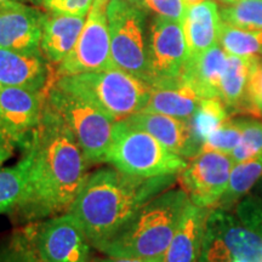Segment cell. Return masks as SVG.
<instances>
[{
  "mask_svg": "<svg viewBox=\"0 0 262 262\" xmlns=\"http://www.w3.org/2000/svg\"><path fill=\"white\" fill-rule=\"evenodd\" d=\"M114 67L111 54L106 8L96 4L89 11L79 39L68 56L56 66L57 79Z\"/></svg>",
  "mask_w": 262,
  "mask_h": 262,
  "instance_id": "cell-11",
  "label": "cell"
},
{
  "mask_svg": "<svg viewBox=\"0 0 262 262\" xmlns=\"http://www.w3.org/2000/svg\"><path fill=\"white\" fill-rule=\"evenodd\" d=\"M178 176L137 179L102 166L88 173L68 209L94 248L116 237L137 212L159 193L171 188Z\"/></svg>",
  "mask_w": 262,
  "mask_h": 262,
  "instance_id": "cell-2",
  "label": "cell"
},
{
  "mask_svg": "<svg viewBox=\"0 0 262 262\" xmlns=\"http://www.w3.org/2000/svg\"><path fill=\"white\" fill-rule=\"evenodd\" d=\"M94 262H150L143 258L136 257H114V256H106L94 260Z\"/></svg>",
  "mask_w": 262,
  "mask_h": 262,
  "instance_id": "cell-36",
  "label": "cell"
},
{
  "mask_svg": "<svg viewBox=\"0 0 262 262\" xmlns=\"http://www.w3.org/2000/svg\"><path fill=\"white\" fill-rule=\"evenodd\" d=\"M249 100L255 118H262V57H254L249 79Z\"/></svg>",
  "mask_w": 262,
  "mask_h": 262,
  "instance_id": "cell-34",
  "label": "cell"
},
{
  "mask_svg": "<svg viewBox=\"0 0 262 262\" xmlns=\"http://www.w3.org/2000/svg\"><path fill=\"white\" fill-rule=\"evenodd\" d=\"M254 58L228 55L225 73L220 84V98L229 113L255 117L249 100V79Z\"/></svg>",
  "mask_w": 262,
  "mask_h": 262,
  "instance_id": "cell-22",
  "label": "cell"
},
{
  "mask_svg": "<svg viewBox=\"0 0 262 262\" xmlns=\"http://www.w3.org/2000/svg\"><path fill=\"white\" fill-rule=\"evenodd\" d=\"M262 179V153L247 162L235 164L229 176L228 186L215 208L231 210L245 198Z\"/></svg>",
  "mask_w": 262,
  "mask_h": 262,
  "instance_id": "cell-24",
  "label": "cell"
},
{
  "mask_svg": "<svg viewBox=\"0 0 262 262\" xmlns=\"http://www.w3.org/2000/svg\"><path fill=\"white\" fill-rule=\"evenodd\" d=\"M188 57L189 51L181 22L152 17L147 27V63L150 86L181 78Z\"/></svg>",
  "mask_w": 262,
  "mask_h": 262,
  "instance_id": "cell-10",
  "label": "cell"
},
{
  "mask_svg": "<svg viewBox=\"0 0 262 262\" xmlns=\"http://www.w3.org/2000/svg\"><path fill=\"white\" fill-rule=\"evenodd\" d=\"M234 165L231 157L224 153L201 152L189 159L179 173L178 181L193 204L211 209L227 189Z\"/></svg>",
  "mask_w": 262,
  "mask_h": 262,
  "instance_id": "cell-12",
  "label": "cell"
},
{
  "mask_svg": "<svg viewBox=\"0 0 262 262\" xmlns=\"http://www.w3.org/2000/svg\"><path fill=\"white\" fill-rule=\"evenodd\" d=\"M0 262H42L27 227L0 241Z\"/></svg>",
  "mask_w": 262,
  "mask_h": 262,
  "instance_id": "cell-28",
  "label": "cell"
},
{
  "mask_svg": "<svg viewBox=\"0 0 262 262\" xmlns=\"http://www.w3.org/2000/svg\"><path fill=\"white\" fill-rule=\"evenodd\" d=\"M214 2L217 3V5L220 4L221 8H224V6H231L237 4V3L242 2V0H214Z\"/></svg>",
  "mask_w": 262,
  "mask_h": 262,
  "instance_id": "cell-38",
  "label": "cell"
},
{
  "mask_svg": "<svg viewBox=\"0 0 262 262\" xmlns=\"http://www.w3.org/2000/svg\"><path fill=\"white\" fill-rule=\"evenodd\" d=\"M203 98L186 80L179 78L152 85L149 101L142 112L159 113L189 120Z\"/></svg>",
  "mask_w": 262,
  "mask_h": 262,
  "instance_id": "cell-18",
  "label": "cell"
},
{
  "mask_svg": "<svg viewBox=\"0 0 262 262\" xmlns=\"http://www.w3.org/2000/svg\"><path fill=\"white\" fill-rule=\"evenodd\" d=\"M135 5L152 17H160L181 22L186 8L183 0H136Z\"/></svg>",
  "mask_w": 262,
  "mask_h": 262,
  "instance_id": "cell-32",
  "label": "cell"
},
{
  "mask_svg": "<svg viewBox=\"0 0 262 262\" xmlns=\"http://www.w3.org/2000/svg\"><path fill=\"white\" fill-rule=\"evenodd\" d=\"M106 163L127 176L147 180L179 176L188 162L170 152L148 133L119 120L114 124Z\"/></svg>",
  "mask_w": 262,
  "mask_h": 262,
  "instance_id": "cell-5",
  "label": "cell"
},
{
  "mask_svg": "<svg viewBox=\"0 0 262 262\" xmlns=\"http://www.w3.org/2000/svg\"><path fill=\"white\" fill-rule=\"evenodd\" d=\"M250 193H255V194H258V195H262V179L258 181V183L256 186H255L254 188V192H250Z\"/></svg>",
  "mask_w": 262,
  "mask_h": 262,
  "instance_id": "cell-39",
  "label": "cell"
},
{
  "mask_svg": "<svg viewBox=\"0 0 262 262\" xmlns=\"http://www.w3.org/2000/svg\"><path fill=\"white\" fill-rule=\"evenodd\" d=\"M57 80L56 70L40 52L26 54L0 49V85L47 94Z\"/></svg>",
  "mask_w": 262,
  "mask_h": 262,
  "instance_id": "cell-15",
  "label": "cell"
},
{
  "mask_svg": "<svg viewBox=\"0 0 262 262\" xmlns=\"http://www.w3.org/2000/svg\"><path fill=\"white\" fill-rule=\"evenodd\" d=\"M125 2H129V3H133V4H135L136 0H125Z\"/></svg>",
  "mask_w": 262,
  "mask_h": 262,
  "instance_id": "cell-43",
  "label": "cell"
},
{
  "mask_svg": "<svg viewBox=\"0 0 262 262\" xmlns=\"http://www.w3.org/2000/svg\"><path fill=\"white\" fill-rule=\"evenodd\" d=\"M208 212L209 209L189 203L163 262H199Z\"/></svg>",
  "mask_w": 262,
  "mask_h": 262,
  "instance_id": "cell-21",
  "label": "cell"
},
{
  "mask_svg": "<svg viewBox=\"0 0 262 262\" xmlns=\"http://www.w3.org/2000/svg\"><path fill=\"white\" fill-rule=\"evenodd\" d=\"M28 226L42 262H90L91 245L73 216L66 212Z\"/></svg>",
  "mask_w": 262,
  "mask_h": 262,
  "instance_id": "cell-9",
  "label": "cell"
},
{
  "mask_svg": "<svg viewBox=\"0 0 262 262\" xmlns=\"http://www.w3.org/2000/svg\"><path fill=\"white\" fill-rule=\"evenodd\" d=\"M114 67L148 83L147 18L139 6L125 0H110L106 9Z\"/></svg>",
  "mask_w": 262,
  "mask_h": 262,
  "instance_id": "cell-7",
  "label": "cell"
},
{
  "mask_svg": "<svg viewBox=\"0 0 262 262\" xmlns=\"http://www.w3.org/2000/svg\"><path fill=\"white\" fill-rule=\"evenodd\" d=\"M10 2H27V0H0V4H4V3H10Z\"/></svg>",
  "mask_w": 262,
  "mask_h": 262,
  "instance_id": "cell-41",
  "label": "cell"
},
{
  "mask_svg": "<svg viewBox=\"0 0 262 262\" xmlns=\"http://www.w3.org/2000/svg\"><path fill=\"white\" fill-rule=\"evenodd\" d=\"M221 21L234 27L262 31V0H242L220 8Z\"/></svg>",
  "mask_w": 262,
  "mask_h": 262,
  "instance_id": "cell-27",
  "label": "cell"
},
{
  "mask_svg": "<svg viewBox=\"0 0 262 262\" xmlns=\"http://www.w3.org/2000/svg\"><path fill=\"white\" fill-rule=\"evenodd\" d=\"M262 262V238L243 225L235 214L209 209L203 232L199 262Z\"/></svg>",
  "mask_w": 262,
  "mask_h": 262,
  "instance_id": "cell-8",
  "label": "cell"
},
{
  "mask_svg": "<svg viewBox=\"0 0 262 262\" xmlns=\"http://www.w3.org/2000/svg\"><path fill=\"white\" fill-rule=\"evenodd\" d=\"M219 44L231 56L262 57V31L239 28L221 22Z\"/></svg>",
  "mask_w": 262,
  "mask_h": 262,
  "instance_id": "cell-25",
  "label": "cell"
},
{
  "mask_svg": "<svg viewBox=\"0 0 262 262\" xmlns=\"http://www.w3.org/2000/svg\"><path fill=\"white\" fill-rule=\"evenodd\" d=\"M108 3H110V0H95L94 4H96L98 6H102V8H106L107 9Z\"/></svg>",
  "mask_w": 262,
  "mask_h": 262,
  "instance_id": "cell-40",
  "label": "cell"
},
{
  "mask_svg": "<svg viewBox=\"0 0 262 262\" xmlns=\"http://www.w3.org/2000/svg\"><path fill=\"white\" fill-rule=\"evenodd\" d=\"M15 146L12 145L11 141L9 140V137L0 130V168L4 164L6 160L11 158L12 153H14Z\"/></svg>",
  "mask_w": 262,
  "mask_h": 262,
  "instance_id": "cell-35",
  "label": "cell"
},
{
  "mask_svg": "<svg viewBox=\"0 0 262 262\" xmlns=\"http://www.w3.org/2000/svg\"><path fill=\"white\" fill-rule=\"evenodd\" d=\"M242 127V140L229 155L234 164H241L262 153V120L238 118Z\"/></svg>",
  "mask_w": 262,
  "mask_h": 262,
  "instance_id": "cell-29",
  "label": "cell"
},
{
  "mask_svg": "<svg viewBox=\"0 0 262 262\" xmlns=\"http://www.w3.org/2000/svg\"><path fill=\"white\" fill-rule=\"evenodd\" d=\"M45 93L0 85V130L12 145L27 148L41 122Z\"/></svg>",
  "mask_w": 262,
  "mask_h": 262,
  "instance_id": "cell-13",
  "label": "cell"
},
{
  "mask_svg": "<svg viewBox=\"0 0 262 262\" xmlns=\"http://www.w3.org/2000/svg\"><path fill=\"white\" fill-rule=\"evenodd\" d=\"M27 2L32 3V4H38V5H40V0H27Z\"/></svg>",
  "mask_w": 262,
  "mask_h": 262,
  "instance_id": "cell-42",
  "label": "cell"
},
{
  "mask_svg": "<svg viewBox=\"0 0 262 262\" xmlns=\"http://www.w3.org/2000/svg\"><path fill=\"white\" fill-rule=\"evenodd\" d=\"M45 14L21 2L0 4V49L26 54L40 52Z\"/></svg>",
  "mask_w": 262,
  "mask_h": 262,
  "instance_id": "cell-14",
  "label": "cell"
},
{
  "mask_svg": "<svg viewBox=\"0 0 262 262\" xmlns=\"http://www.w3.org/2000/svg\"><path fill=\"white\" fill-rule=\"evenodd\" d=\"M241 140L242 127L238 118L231 117L206 137L202 145L201 152H219L229 156L239 145Z\"/></svg>",
  "mask_w": 262,
  "mask_h": 262,
  "instance_id": "cell-30",
  "label": "cell"
},
{
  "mask_svg": "<svg viewBox=\"0 0 262 262\" xmlns=\"http://www.w3.org/2000/svg\"><path fill=\"white\" fill-rule=\"evenodd\" d=\"M24 155L29 159L28 191L15 215L37 224L66 214L86 179L88 162L70 127L47 103Z\"/></svg>",
  "mask_w": 262,
  "mask_h": 262,
  "instance_id": "cell-1",
  "label": "cell"
},
{
  "mask_svg": "<svg viewBox=\"0 0 262 262\" xmlns=\"http://www.w3.org/2000/svg\"><path fill=\"white\" fill-rule=\"evenodd\" d=\"M125 122L130 126L148 133L170 152L183 159H192L201 152L202 145L193 135L189 120L159 113L140 112L127 118Z\"/></svg>",
  "mask_w": 262,
  "mask_h": 262,
  "instance_id": "cell-16",
  "label": "cell"
},
{
  "mask_svg": "<svg viewBox=\"0 0 262 262\" xmlns=\"http://www.w3.org/2000/svg\"><path fill=\"white\" fill-rule=\"evenodd\" d=\"M228 55L220 44L203 54L189 56L182 71V79L192 85L202 98L220 97V84Z\"/></svg>",
  "mask_w": 262,
  "mask_h": 262,
  "instance_id": "cell-20",
  "label": "cell"
},
{
  "mask_svg": "<svg viewBox=\"0 0 262 262\" xmlns=\"http://www.w3.org/2000/svg\"><path fill=\"white\" fill-rule=\"evenodd\" d=\"M204 2H206V0H183V4H185V8L187 10V9L193 8V6L195 5L202 4V3Z\"/></svg>",
  "mask_w": 262,
  "mask_h": 262,
  "instance_id": "cell-37",
  "label": "cell"
},
{
  "mask_svg": "<svg viewBox=\"0 0 262 262\" xmlns=\"http://www.w3.org/2000/svg\"><path fill=\"white\" fill-rule=\"evenodd\" d=\"M234 210L243 225L262 238V195L249 193L235 205Z\"/></svg>",
  "mask_w": 262,
  "mask_h": 262,
  "instance_id": "cell-31",
  "label": "cell"
},
{
  "mask_svg": "<svg viewBox=\"0 0 262 262\" xmlns=\"http://www.w3.org/2000/svg\"><path fill=\"white\" fill-rule=\"evenodd\" d=\"M231 117V113L220 97L203 98L195 113L189 119L195 140L203 145L206 137Z\"/></svg>",
  "mask_w": 262,
  "mask_h": 262,
  "instance_id": "cell-26",
  "label": "cell"
},
{
  "mask_svg": "<svg viewBox=\"0 0 262 262\" xmlns=\"http://www.w3.org/2000/svg\"><path fill=\"white\" fill-rule=\"evenodd\" d=\"M221 22L220 8L214 0L186 10L181 25L189 56L203 54L217 44Z\"/></svg>",
  "mask_w": 262,
  "mask_h": 262,
  "instance_id": "cell-19",
  "label": "cell"
},
{
  "mask_svg": "<svg viewBox=\"0 0 262 262\" xmlns=\"http://www.w3.org/2000/svg\"><path fill=\"white\" fill-rule=\"evenodd\" d=\"M95 0H40V6L48 12L86 17Z\"/></svg>",
  "mask_w": 262,
  "mask_h": 262,
  "instance_id": "cell-33",
  "label": "cell"
},
{
  "mask_svg": "<svg viewBox=\"0 0 262 262\" xmlns=\"http://www.w3.org/2000/svg\"><path fill=\"white\" fill-rule=\"evenodd\" d=\"M86 17L47 12L42 22L40 51L52 66H58L73 50Z\"/></svg>",
  "mask_w": 262,
  "mask_h": 262,
  "instance_id": "cell-17",
  "label": "cell"
},
{
  "mask_svg": "<svg viewBox=\"0 0 262 262\" xmlns=\"http://www.w3.org/2000/svg\"><path fill=\"white\" fill-rule=\"evenodd\" d=\"M29 159L24 155L14 166L0 168V215L15 214L28 191Z\"/></svg>",
  "mask_w": 262,
  "mask_h": 262,
  "instance_id": "cell-23",
  "label": "cell"
},
{
  "mask_svg": "<svg viewBox=\"0 0 262 262\" xmlns=\"http://www.w3.org/2000/svg\"><path fill=\"white\" fill-rule=\"evenodd\" d=\"M45 103L70 127L88 164L106 163L116 122L80 95L55 81Z\"/></svg>",
  "mask_w": 262,
  "mask_h": 262,
  "instance_id": "cell-6",
  "label": "cell"
},
{
  "mask_svg": "<svg viewBox=\"0 0 262 262\" xmlns=\"http://www.w3.org/2000/svg\"><path fill=\"white\" fill-rule=\"evenodd\" d=\"M189 203L182 188L166 189L146 203L116 237L96 249L106 256L163 262Z\"/></svg>",
  "mask_w": 262,
  "mask_h": 262,
  "instance_id": "cell-3",
  "label": "cell"
},
{
  "mask_svg": "<svg viewBox=\"0 0 262 262\" xmlns=\"http://www.w3.org/2000/svg\"><path fill=\"white\" fill-rule=\"evenodd\" d=\"M66 89L86 98L114 122L142 112L149 101L152 86L117 67L90 72L56 80Z\"/></svg>",
  "mask_w": 262,
  "mask_h": 262,
  "instance_id": "cell-4",
  "label": "cell"
}]
</instances>
